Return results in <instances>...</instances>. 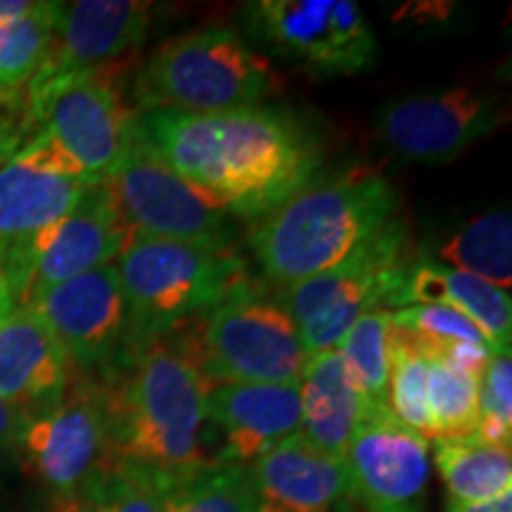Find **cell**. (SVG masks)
I'll list each match as a JSON object with an SVG mask.
<instances>
[{"label": "cell", "mask_w": 512, "mask_h": 512, "mask_svg": "<svg viewBox=\"0 0 512 512\" xmlns=\"http://www.w3.org/2000/svg\"><path fill=\"white\" fill-rule=\"evenodd\" d=\"M60 3H36L29 15L0 27V107H15L46 62Z\"/></svg>", "instance_id": "484cf974"}, {"label": "cell", "mask_w": 512, "mask_h": 512, "mask_svg": "<svg viewBox=\"0 0 512 512\" xmlns=\"http://www.w3.org/2000/svg\"><path fill=\"white\" fill-rule=\"evenodd\" d=\"M392 183L370 166L311 181L249 230L256 264L268 280L292 285L347 261L394 219Z\"/></svg>", "instance_id": "7a4b0ae2"}, {"label": "cell", "mask_w": 512, "mask_h": 512, "mask_svg": "<svg viewBox=\"0 0 512 512\" xmlns=\"http://www.w3.org/2000/svg\"><path fill=\"white\" fill-rule=\"evenodd\" d=\"M347 373L370 411L387 408L389 368H392V311L375 309L351 325L339 342Z\"/></svg>", "instance_id": "d4e9b609"}, {"label": "cell", "mask_w": 512, "mask_h": 512, "mask_svg": "<svg viewBox=\"0 0 512 512\" xmlns=\"http://www.w3.org/2000/svg\"><path fill=\"white\" fill-rule=\"evenodd\" d=\"M60 505L67 512H166V486L112 458L81 494L62 498Z\"/></svg>", "instance_id": "f1b7e54d"}, {"label": "cell", "mask_w": 512, "mask_h": 512, "mask_svg": "<svg viewBox=\"0 0 512 512\" xmlns=\"http://www.w3.org/2000/svg\"><path fill=\"white\" fill-rule=\"evenodd\" d=\"M55 512H67V510H64V508H62V505H57V508H55Z\"/></svg>", "instance_id": "74e56055"}, {"label": "cell", "mask_w": 512, "mask_h": 512, "mask_svg": "<svg viewBox=\"0 0 512 512\" xmlns=\"http://www.w3.org/2000/svg\"><path fill=\"white\" fill-rule=\"evenodd\" d=\"M245 17L271 53L313 76H356L377 60L375 31L349 0H259Z\"/></svg>", "instance_id": "9c48e42d"}, {"label": "cell", "mask_w": 512, "mask_h": 512, "mask_svg": "<svg viewBox=\"0 0 512 512\" xmlns=\"http://www.w3.org/2000/svg\"><path fill=\"white\" fill-rule=\"evenodd\" d=\"M259 503L252 467L209 460L166 486V512H252Z\"/></svg>", "instance_id": "4316f807"}, {"label": "cell", "mask_w": 512, "mask_h": 512, "mask_svg": "<svg viewBox=\"0 0 512 512\" xmlns=\"http://www.w3.org/2000/svg\"><path fill=\"white\" fill-rule=\"evenodd\" d=\"M477 437L491 444H512V361L510 351L491 354L479 375Z\"/></svg>", "instance_id": "f546056e"}, {"label": "cell", "mask_w": 512, "mask_h": 512, "mask_svg": "<svg viewBox=\"0 0 512 512\" xmlns=\"http://www.w3.org/2000/svg\"><path fill=\"white\" fill-rule=\"evenodd\" d=\"M252 512H285V510H280L278 505H273V503H268V501H261V498H259V503L254 505Z\"/></svg>", "instance_id": "8d00e7d4"}, {"label": "cell", "mask_w": 512, "mask_h": 512, "mask_svg": "<svg viewBox=\"0 0 512 512\" xmlns=\"http://www.w3.org/2000/svg\"><path fill=\"white\" fill-rule=\"evenodd\" d=\"M207 392L192 363L166 339L133 358V370L107 392L112 458L174 484L209 460L202 451Z\"/></svg>", "instance_id": "3957f363"}, {"label": "cell", "mask_w": 512, "mask_h": 512, "mask_svg": "<svg viewBox=\"0 0 512 512\" xmlns=\"http://www.w3.org/2000/svg\"><path fill=\"white\" fill-rule=\"evenodd\" d=\"M15 448L24 467L57 496L81 494L112 460L105 389L67 387L53 406L27 415Z\"/></svg>", "instance_id": "8fae6325"}, {"label": "cell", "mask_w": 512, "mask_h": 512, "mask_svg": "<svg viewBox=\"0 0 512 512\" xmlns=\"http://www.w3.org/2000/svg\"><path fill=\"white\" fill-rule=\"evenodd\" d=\"M249 467L261 501L285 512H335L351 498L344 458L318 451L302 434L285 439Z\"/></svg>", "instance_id": "ffe728a7"}, {"label": "cell", "mask_w": 512, "mask_h": 512, "mask_svg": "<svg viewBox=\"0 0 512 512\" xmlns=\"http://www.w3.org/2000/svg\"><path fill=\"white\" fill-rule=\"evenodd\" d=\"M119 69L117 62L74 76L27 114V121L41 124L95 183L112 174L133 131L136 112L121 98Z\"/></svg>", "instance_id": "7c38bea8"}, {"label": "cell", "mask_w": 512, "mask_h": 512, "mask_svg": "<svg viewBox=\"0 0 512 512\" xmlns=\"http://www.w3.org/2000/svg\"><path fill=\"white\" fill-rule=\"evenodd\" d=\"M425 408L430 441L463 439L477 434L479 375L465 373L437 358H427Z\"/></svg>", "instance_id": "83f0119b"}, {"label": "cell", "mask_w": 512, "mask_h": 512, "mask_svg": "<svg viewBox=\"0 0 512 512\" xmlns=\"http://www.w3.org/2000/svg\"><path fill=\"white\" fill-rule=\"evenodd\" d=\"M27 121L12 119L8 114H0V166L15 155L22 147L24 136H27Z\"/></svg>", "instance_id": "1f68e13d"}, {"label": "cell", "mask_w": 512, "mask_h": 512, "mask_svg": "<svg viewBox=\"0 0 512 512\" xmlns=\"http://www.w3.org/2000/svg\"><path fill=\"white\" fill-rule=\"evenodd\" d=\"M27 415L0 401V448H15Z\"/></svg>", "instance_id": "d6a6232c"}, {"label": "cell", "mask_w": 512, "mask_h": 512, "mask_svg": "<svg viewBox=\"0 0 512 512\" xmlns=\"http://www.w3.org/2000/svg\"><path fill=\"white\" fill-rule=\"evenodd\" d=\"M434 465L451 503H482L512 491L510 446L491 444L477 434L434 441Z\"/></svg>", "instance_id": "603a6c76"}, {"label": "cell", "mask_w": 512, "mask_h": 512, "mask_svg": "<svg viewBox=\"0 0 512 512\" xmlns=\"http://www.w3.org/2000/svg\"><path fill=\"white\" fill-rule=\"evenodd\" d=\"M34 5L36 3H31V0H0V27L29 15L34 10Z\"/></svg>", "instance_id": "e575fe53"}, {"label": "cell", "mask_w": 512, "mask_h": 512, "mask_svg": "<svg viewBox=\"0 0 512 512\" xmlns=\"http://www.w3.org/2000/svg\"><path fill=\"white\" fill-rule=\"evenodd\" d=\"M152 5L140 0H76L60 3L48 57L29 81L27 114L74 76L117 64L143 41Z\"/></svg>", "instance_id": "4fadbf2b"}, {"label": "cell", "mask_w": 512, "mask_h": 512, "mask_svg": "<svg viewBox=\"0 0 512 512\" xmlns=\"http://www.w3.org/2000/svg\"><path fill=\"white\" fill-rule=\"evenodd\" d=\"M131 238L133 230L107 183L91 185L43 242L22 306L76 275L114 264Z\"/></svg>", "instance_id": "e0dca14e"}, {"label": "cell", "mask_w": 512, "mask_h": 512, "mask_svg": "<svg viewBox=\"0 0 512 512\" xmlns=\"http://www.w3.org/2000/svg\"><path fill=\"white\" fill-rule=\"evenodd\" d=\"M441 266L475 275L510 292L512 283V221L508 211L477 216L437 249Z\"/></svg>", "instance_id": "cb8c5ba5"}, {"label": "cell", "mask_w": 512, "mask_h": 512, "mask_svg": "<svg viewBox=\"0 0 512 512\" xmlns=\"http://www.w3.org/2000/svg\"><path fill=\"white\" fill-rule=\"evenodd\" d=\"M27 306L48 325L72 363L102 366L119 349L126 351L128 309L114 264L50 287Z\"/></svg>", "instance_id": "2e32d148"}, {"label": "cell", "mask_w": 512, "mask_h": 512, "mask_svg": "<svg viewBox=\"0 0 512 512\" xmlns=\"http://www.w3.org/2000/svg\"><path fill=\"white\" fill-rule=\"evenodd\" d=\"M133 131L183 181L252 221L309 185L323 159L311 128L278 107L145 112L133 117Z\"/></svg>", "instance_id": "6da1fadb"}, {"label": "cell", "mask_w": 512, "mask_h": 512, "mask_svg": "<svg viewBox=\"0 0 512 512\" xmlns=\"http://www.w3.org/2000/svg\"><path fill=\"white\" fill-rule=\"evenodd\" d=\"M72 361L29 306L0 320V401L17 408L53 406L69 387Z\"/></svg>", "instance_id": "d6986e66"}, {"label": "cell", "mask_w": 512, "mask_h": 512, "mask_svg": "<svg viewBox=\"0 0 512 512\" xmlns=\"http://www.w3.org/2000/svg\"><path fill=\"white\" fill-rule=\"evenodd\" d=\"M214 384H287L302 380L309 361L297 325L280 302L254 285L162 337Z\"/></svg>", "instance_id": "5b68a950"}, {"label": "cell", "mask_w": 512, "mask_h": 512, "mask_svg": "<svg viewBox=\"0 0 512 512\" xmlns=\"http://www.w3.org/2000/svg\"><path fill=\"white\" fill-rule=\"evenodd\" d=\"M128 309L126 351L136 358L185 320L254 285L235 245H195L133 235L117 259Z\"/></svg>", "instance_id": "277c9868"}, {"label": "cell", "mask_w": 512, "mask_h": 512, "mask_svg": "<svg viewBox=\"0 0 512 512\" xmlns=\"http://www.w3.org/2000/svg\"><path fill=\"white\" fill-rule=\"evenodd\" d=\"M501 121V102L470 88L411 95L389 102L377 133L389 150L418 164H446Z\"/></svg>", "instance_id": "9a60e30c"}, {"label": "cell", "mask_w": 512, "mask_h": 512, "mask_svg": "<svg viewBox=\"0 0 512 512\" xmlns=\"http://www.w3.org/2000/svg\"><path fill=\"white\" fill-rule=\"evenodd\" d=\"M411 304H441L463 313L484 332L496 354L510 351L512 302L508 290L432 259H413L394 294L392 311Z\"/></svg>", "instance_id": "44dd1931"}, {"label": "cell", "mask_w": 512, "mask_h": 512, "mask_svg": "<svg viewBox=\"0 0 512 512\" xmlns=\"http://www.w3.org/2000/svg\"><path fill=\"white\" fill-rule=\"evenodd\" d=\"M351 498L366 512H422L430 482V441L389 413L363 418L344 453Z\"/></svg>", "instance_id": "5bb4252c"}, {"label": "cell", "mask_w": 512, "mask_h": 512, "mask_svg": "<svg viewBox=\"0 0 512 512\" xmlns=\"http://www.w3.org/2000/svg\"><path fill=\"white\" fill-rule=\"evenodd\" d=\"M448 512H512V491L482 503H451Z\"/></svg>", "instance_id": "836d02e7"}, {"label": "cell", "mask_w": 512, "mask_h": 512, "mask_svg": "<svg viewBox=\"0 0 512 512\" xmlns=\"http://www.w3.org/2000/svg\"><path fill=\"white\" fill-rule=\"evenodd\" d=\"M207 420L221 427L219 463L252 465L271 448L299 434V382L214 384L207 392Z\"/></svg>", "instance_id": "ac0fdd59"}, {"label": "cell", "mask_w": 512, "mask_h": 512, "mask_svg": "<svg viewBox=\"0 0 512 512\" xmlns=\"http://www.w3.org/2000/svg\"><path fill=\"white\" fill-rule=\"evenodd\" d=\"M15 309H17L15 299H12L10 287H8V283H5L3 273H0V320H3L8 313H12Z\"/></svg>", "instance_id": "d590c367"}, {"label": "cell", "mask_w": 512, "mask_h": 512, "mask_svg": "<svg viewBox=\"0 0 512 512\" xmlns=\"http://www.w3.org/2000/svg\"><path fill=\"white\" fill-rule=\"evenodd\" d=\"M102 183L112 190L133 235L233 245V216L169 169L136 131H131L124 157Z\"/></svg>", "instance_id": "30bf717a"}, {"label": "cell", "mask_w": 512, "mask_h": 512, "mask_svg": "<svg viewBox=\"0 0 512 512\" xmlns=\"http://www.w3.org/2000/svg\"><path fill=\"white\" fill-rule=\"evenodd\" d=\"M299 394H302L299 434L318 451L344 458L358 425L373 411L356 392L337 349L309 356L299 380Z\"/></svg>", "instance_id": "7402d4cb"}, {"label": "cell", "mask_w": 512, "mask_h": 512, "mask_svg": "<svg viewBox=\"0 0 512 512\" xmlns=\"http://www.w3.org/2000/svg\"><path fill=\"white\" fill-rule=\"evenodd\" d=\"M91 185L93 178L41 128L0 166V273L17 306L43 242Z\"/></svg>", "instance_id": "52a82bcc"}, {"label": "cell", "mask_w": 512, "mask_h": 512, "mask_svg": "<svg viewBox=\"0 0 512 512\" xmlns=\"http://www.w3.org/2000/svg\"><path fill=\"white\" fill-rule=\"evenodd\" d=\"M392 325L430 342H467L494 351L482 330L463 313L441 304H411L392 311Z\"/></svg>", "instance_id": "4dcf8cb0"}, {"label": "cell", "mask_w": 512, "mask_h": 512, "mask_svg": "<svg viewBox=\"0 0 512 512\" xmlns=\"http://www.w3.org/2000/svg\"><path fill=\"white\" fill-rule=\"evenodd\" d=\"M411 261L406 226L392 219L339 266L283 285L278 302L297 325L306 354L335 351L358 318L375 309L392 311Z\"/></svg>", "instance_id": "ba28073f"}, {"label": "cell", "mask_w": 512, "mask_h": 512, "mask_svg": "<svg viewBox=\"0 0 512 512\" xmlns=\"http://www.w3.org/2000/svg\"><path fill=\"white\" fill-rule=\"evenodd\" d=\"M275 91L264 55L226 27L197 29L166 41L133 81L138 112L211 114L256 107Z\"/></svg>", "instance_id": "8992f818"}]
</instances>
